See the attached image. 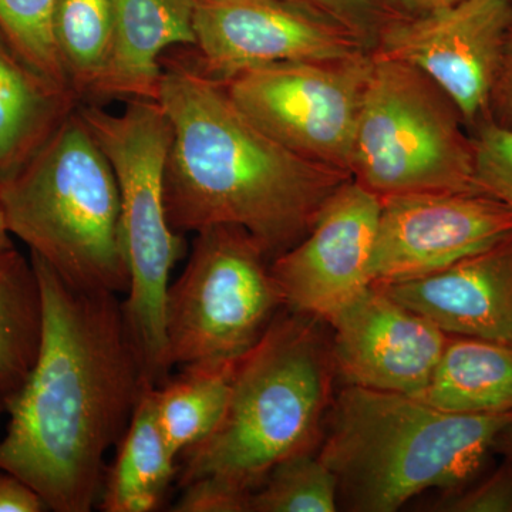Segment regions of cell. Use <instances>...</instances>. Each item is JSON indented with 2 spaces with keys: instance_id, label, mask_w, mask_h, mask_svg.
<instances>
[{
  "instance_id": "obj_1",
  "label": "cell",
  "mask_w": 512,
  "mask_h": 512,
  "mask_svg": "<svg viewBox=\"0 0 512 512\" xmlns=\"http://www.w3.org/2000/svg\"><path fill=\"white\" fill-rule=\"evenodd\" d=\"M42 292V340L32 372L6 400L0 470L29 485L47 510L89 512L100 501L106 457L148 386L113 293L73 288L30 254Z\"/></svg>"
},
{
  "instance_id": "obj_2",
  "label": "cell",
  "mask_w": 512,
  "mask_h": 512,
  "mask_svg": "<svg viewBox=\"0 0 512 512\" xmlns=\"http://www.w3.org/2000/svg\"><path fill=\"white\" fill-rule=\"evenodd\" d=\"M158 103L173 131L165 205L180 234L231 225L274 259L308 234L330 195L352 178L268 136L192 60L163 57Z\"/></svg>"
},
{
  "instance_id": "obj_3",
  "label": "cell",
  "mask_w": 512,
  "mask_h": 512,
  "mask_svg": "<svg viewBox=\"0 0 512 512\" xmlns=\"http://www.w3.org/2000/svg\"><path fill=\"white\" fill-rule=\"evenodd\" d=\"M319 322L285 308L239 357L220 423L178 460L181 488L208 483L252 497L279 464L315 451L335 373Z\"/></svg>"
},
{
  "instance_id": "obj_4",
  "label": "cell",
  "mask_w": 512,
  "mask_h": 512,
  "mask_svg": "<svg viewBox=\"0 0 512 512\" xmlns=\"http://www.w3.org/2000/svg\"><path fill=\"white\" fill-rule=\"evenodd\" d=\"M511 423L512 412H443L407 394L345 386L318 456L346 510L393 512L424 491L470 483Z\"/></svg>"
},
{
  "instance_id": "obj_5",
  "label": "cell",
  "mask_w": 512,
  "mask_h": 512,
  "mask_svg": "<svg viewBox=\"0 0 512 512\" xmlns=\"http://www.w3.org/2000/svg\"><path fill=\"white\" fill-rule=\"evenodd\" d=\"M0 201L10 234L66 284L127 293L119 184L77 109L28 163L0 181Z\"/></svg>"
},
{
  "instance_id": "obj_6",
  "label": "cell",
  "mask_w": 512,
  "mask_h": 512,
  "mask_svg": "<svg viewBox=\"0 0 512 512\" xmlns=\"http://www.w3.org/2000/svg\"><path fill=\"white\" fill-rule=\"evenodd\" d=\"M116 174L121 202V237L130 275L124 316L147 382L170 376L165 362L164 311L174 266L185 254V235L174 231L165 205V168L170 120L158 101L128 100L110 113L96 103L77 107Z\"/></svg>"
},
{
  "instance_id": "obj_7",
  "label": "cell",
  "mask_w": 512,
  "mask_h": 512,
  "mask_svg": "<svg viewBox=\"0 0 512 512\" xmlns=\"http://www.w3.org/2000/svg\"><path fill=\"white\" fill-rule=\"evenodd\" d=\"M467 127L454 101L426 74L372 53L356 127L352 180L380 198L480 192Z\"/></svg>"
},
{
  "instance_id": "obj_8",
  "label": "cell",
  "mask_w": 512,
  "mask_h": 512,
  "mask_svg": "<svg viewBox=\"0 0 512 512\" xmlns=\"http://www.w3.org/2000/svg\"><path fill=\"white\" fill-rule=\"evenodd\" d=\"M195 234L183 274L165 298L170 372L190 363L239 359L285 309L272 259L245 229L217 225Z\"/></svg>"
},
{
  "instance_id": "obj_9",
  "label": "cell",
  "mask_w": 512,
  "mask_h": 512,
  "mask_svg": "<svg viewBox=\"0 0 512 512\" xmlns=\"http://www.w3.org/2000/svg\"><path fill=\"white\" fill-rule=\"evenodd\" d=\"M370 50L335 60L266 64L221 82L238 109L279 144L350 175Z\"/></svg>"
},
{
  "instance_id": "obj_10",
  "label": "cell",
  "mask_w": 512,
  "mask_h": 512,
  "mask_svg": "<svg viewBox=\"0 0 512 512\" xmlns=\"http://www.w3.org/2000/svg\"><path fill=\"white\" fill-rule=\"evenodd\" d=\"M512 0H466L417 13L393 15L370 52L410 64L454 101L468 127L490 119Z\"/></svg>"
},
{
  "instance_id": "obj_11",
  "label": "cell",
  "mask_w": 512,
  "mask_h": 512,
  "mask_svg": "<svg viewBox=\"0 0 512 512\" xmlns=\"http://www.w3.org/2000/svg\"><path fill=\"white\" fill-rule=\"evenodd\" d=\"M380 202L372 285L434 274L512 234V210L484 192H414Z\"/></svg>"
},
{
  "instance_id": "obj_12",
  "label": "cell",
  "mask_w": 512,
  "mask_h": 512,
  "mask_svg": "<svg viewBox=\"0 0 512 512\" xmlns=\"http://www.w3.org/2000/svg\"><path fill=\"white\" fill-rule=\"evenodd\" d=\"M380 204L350 178L330 195L308 234L272 259L286 309L328 323L372 286Z\"/></svg>"
},
{
  "instance_id": "obj_13",
  "label": "cell",
  "mask_w": 512,
  "mask_h": 512,
  "mask_svg": "<svg viewBox=\"0 0 512 512\" xmlns=\"http://www.w3.org/2000/svg\"><path fill=\"white\" fill-rule=\"evenodd\" d=\"M195 66L218 82L266 64L335 60L365 43L288 0H194Z\"/></svg>"
},
{
  "instance_id": "obj_14",
  "label": "cell",
  "mask_w": 512,
  "mask_h": 512,
  "mask_svg": "<svg viewBox=\"0 0 512 512\" xmlns=\"http://www.w3.org/2000/svg\"><path fill=\"white\" fill-rule=\"evenodd\" d=\"M335 372L346 386L414 396L429 383L448 335L372 285L329 320Z\"/></svg>"
},
{
  "instance_id": "obj_15",
  "label": "cell",
  "mask_w": 512,
  "mask_h": 512,
  "mask_svg": "<svg viewBox=\"0 0 512 512\" xmlns=\"http://www.w3.org/2000/svg\"><path fill=\"white\" fill-rule=\"evenodd\" d=\"M375 286L448 336L512 348V234L434 274Z\"/></svg>"
},
{
  "instance_id": "obj_16",
  "label": "cell",
  "mask_w": 512,
  "mask_h": 512,
  "mask_svg": "<svg viewBox=\"0 0 512 512\" xmlns=\"http://www.w3.org/2000/svg\"><path fill=\"white\" fill-rule=\"evenodd\" d=\"M113 43L90 99L158 101L163 57L195 46L194 0H110Z\"/></svg>"
},
{
  "instance_id": "obj_17",
  "label": "cell",
  "mask_w": 512,
  "mask_h": 512,
  "mask_svg": "<svg viewBox=\"0 0 512 512\" xmlns=\"http://www.w3.org/2000/svg\"><path fill=\"white\" fill-rule=\"evenodd\" d=\"M80 103L0 35V181L28 163Z\"/></svg>"
},
{
  "instance_id": "obj_18",
  "label": "cell",
  "mask_w": 512,
  "mask_h": 512,
  "mask_svg": "<svg viewBox=\"0 0 512 512\" xmlns=\"http://www.w3.org/2000/svg\"><path fill=\"white\" fill-rule=\"evenodd\" d=\"M413 397L443 412H512V348L490 340L448 336L429 383Z\"/></svg>"
},
{
  "instance_id": "obj_19",
  "label": "cell",
  "mask_w": 512,
  "mask_h": 512,
  "mask_svg": "<svg viewBox=\"0 0 512 512\" xmlns=\"http://www.w3.org/2000/svg\"><path fill=\"white\" fill-rule=\"evenodd\" d=\"M154 387L141 394L113 466L106 471L99 505L106 512H151L163 504L178 474V457L160 429Z\"/></svg>"
},
{
  "instance_id": "obj_20",
  "label": "cell",
  "mask_w": 512,
  "mask_h": 512,
  "mask_svg": "<svg viewBox=\"0 0 512 512\" xmlns=\"http://www.w3.org/2000/svg\"><path fill=\"white\" fill-rule=\"evenodd\" d=\"M238 360L190 363L154 387L158 424L178 460L220 423Z\"/></svg>"
},
{
  "instance_id": "obj_21",
  "label": "cell",
  "mask_w": 512,
  "mask_h": 512,
  "mask_svg": "<svg viewBox=\"0 0 512 512\" xmlns=\"http://www.w3.org/2000/svg\"><path fill=\"white\" fill-rule=\"evenodd\" d=\"M43 305L32 259L0 252V390L6 400L26 382L42 340Z\"/></svg>"
},
{
  "instance_id": "obj_22",
  "label": "cell",
  "mask_w": 512,
  "mask_h": 512,
  "mask_svg": "<svg viewBox=\"0 0 512 512\" xmlns=\"http://www.w3.org/2000/svg\"><path fill=\"white\" fill-rule=\"evenodd\" d=\"M53 29L70 86L80 101L90 100L113 43L110 0H57Z\"/></svg>"
},
{
  "instance_id": "obj_23",
  "label": "cell",
  "mask_w": 512,
  "mask_h": 512,
  "mask_svg": "<svg viewBox=\"0 0 512 512\" xmlns=\"http://www.w3.org/2000/svg\"><path fill=\"white\" fill-rule=\"evenodd\" d=\"M338 481L315 451L289 458L252 494L249 512H335Z\"/></svg>"
},
{
  "instance_id": "obj_24",
  "label": "cell",
  "mask_w": 512,
  "mask_h": 512,
  "mask_svg": "<svg viewBox=\"0 0 512 512\" xmlns=\"http://www.w3.org/2000/svg\"><path fill=\"white\" fill-rule=\"evenodd\" d=\"M56 3L57 0H0V35L37 72L64 89L73 90L53 29Z\"/></svg>"
},
{
  "instance_id": "obj_25",
  "label": "cell",
  "mask_w": 512,
  "mask_h": 512,
  "mask_svg": "<svg viewBox=\"0 0 512 512\" xmlns=\"http://www.w3.org/2000/svg\"><path fill=\"white\" fill-rule=\"evenodd\" d=\"M477 190L512 210V127L494 120L471 127Z\"/></svg>"
},
{
  "instance_id": "obj_26",
  "label": "cell",
  "mask_w": 512,
  "mask_h": 512,
  "mask_svg": "<svg viewBox=\"0 0 512 512\" xmlns=\"http://www.w3.org/2000/svg\"><path fill=\"white\" fill-rule=\"evenodd\" d=\"M319 18L335 23L372 50L380 28L396 13L386 0H288Z\"/></svg>"
},
{
  "instance_id": "obj_27",
  "label": "cell",
  "mask_w": 512,
  "mask_h": 512,
  "mask_svg": "<svg viewBox=\"0 0 512 512\" xmlns=\"http://www.w3.org/2000/svg\"><path fill=\"white\" fill-rule=\"evenodd\" d=\"M437 507L446 512H512L511 458L483 483L451 495Z\"/></svg>"
},
{
  "instance_id": "obj_28",
  "label": "cell",
  "mask_w": 512,
  "mask_h": 512,
  "mask_svg": "<svg viewBox=\"0 0 512 512\" xmlns=\"http://www.w3.org/2000/svg\"><path fill=\"white\" fill-rule=\"evenodd\" d=\"M490 119L512 127V23L505 39L500 72L491 97Z\"/></svg>"
},
{
  "instance_id": "obj_29",
  "label": "cell",
  "mask_w": 512,
  "mask_h": 512,
  "mask_svg": "<svg viewBox=\"0 0 512 512\" xmlns=\"http://www.w3.org/2000/svg\"><path fill=\"white\" fill-rule=\"evenodd\" d=\"M47 511L45 501L28 484L0 470V512Z\"/></svg>"
},
{
  "instance_id": "obj_30",
  "label": "cell",
  "mask_w": 512,
  "mask_h": 512,
  "mask_svg": "<svg viewBox=\"0 0 512 512\" xmlns=\"http://www.w3.org/2000/svg\"><path fill=\"white\" fill-rule=\"evenodd\" d=\"M461 2L466 0H386L387 6L397 15H417Z\"/></svg>"
},
{
  "instance_id": "obj_31",
  "label": "cell",
  "mask_w": 512,
  "mask_h": 512,
  "mask_svg": "<svg viewBox=\"0 0 512 512\" xmlns=\"http://www.w3.org/2000/svg\"><path fill=\"white\" fill-rule=\"evenodd\" d=\"M494 450L500 451L505 458H511L512 460V423L498 434L497 439H495Z\"/></svg>"
},
{
  "instance_id": "obj_32",
  "label": "cell",
  "mask_w": 512,
  "mask_h": 512,
  "mask_svg": "<svg viewBox=\"0 0 512 512\" xmlns=\"http://www.w3.org/2000/svg\"><path fill=\"white\" fill-rule=\"evenodd\" d=\"M12 248H15L13 247L12 234H10L2 201H0V252L8 251V249Z\"/></svg>"
},
{
  "instance_id": "obj_33",
  "label": "cell",
  "mask_w": 512,
  "mask_h": 512,
  "mask_svg": "<svg viewBox=\"0 0 512 512\" xmlns=\"http://www.w3.org/2000/svg\"><path fill=\"white\" fill-rule=\"evenodd\" d=\"M3 412H6V397L2 390H0V416H2Z\"/></svg>"
}]
</instances>
